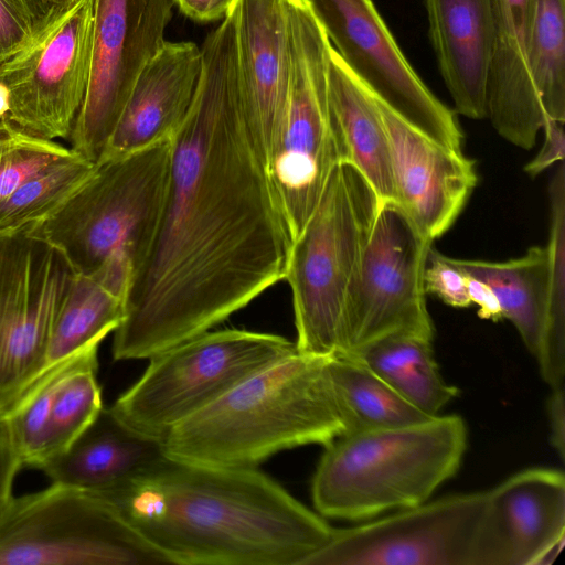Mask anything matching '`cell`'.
Wrapping results in <instances>:
<instances>
[{"mask_svg": "<svg viewBox=\"0 0 565 565\" xmlns=\"http://www.w3.org/2000/svg\"><path fill=\"white\" fill-rule=\"evenodd\" d=\"M41 19L38 0H0V66L32 41Z\"/></svg>", "mask_w": 565, "mask_h": 565, "instance_id": "obj_34", "label": "cell"}, {"mask_svg": "<svg viewBox=\"0 0 565 565\" xmlns=\"http://www.w3.org/2000/svg\"><path fill=\"white\" fill-rule=\"evenodd\" d=\"M529 65L545 118L565 122V0H532Z\"/></svg>", "mask_w": 565, "mask_h": 565, "instance_id": "obj_28", "label": "cell"}, {"mask_svg": "<svg viewBox=\"0 0 565 565\" xmlns=\"http://www.w3.org/2000/svg\"><path fill=\"white\" fill-rule=\"evenodd\" d=\"M97 355L98 352L88 355L74 367L57 391L51 413L44 462L64 451L104 407L97 381Z\"/></svg>", "mask_w": 565, "mask_h": 565, "instance_id": "obj_31", "label": "cell"}, {"mask_svg": "<svg viewBox=\"0 0 565 565\" xmlns=\"http://www.w3.org/2000/svg\"><path fill=\"white\" fill-rule=\"evenodd\" d=\"M449 260L469 276L489 285L501 307L502 318L515 327L531 354H535L544 320L548 253L530 247L524 255L502 262L481 259Z\"/></svg>", "mask_w": 565, "mask_h": 565, "instance_id": "obj_25", "label": "cell"}, {"mask_svg": "<svg viewBox=\"0 0 565 565\" xmlns=\"http://www.w3.org/2000/svg\"><path fill=\"white\" fill-rule=\"evenodd\" d=\"M76 0H38L42 15L63 11L70 8Z\"/></svg>", "mask_w": 565, "mask_h": 565, "instance_id": "obj_41", "label": "cell"}, {"mask_svg": "<svg viewBox=\"0 0 565 565\" xmlns=\"http://www.w3.org/2000/svg\"><path fill=\"white\" fill-rule=\"evenodd\" d=\"M548 285L543 326L534 356L543 380L564 385L565 376V164L561 161L548 185Z\"/></svg>", "mask_w": 565, "mask_h": 565, "instance_id": "obj_27", "label": "cell"}, {"mask_svg": "<svg viewBox=\"0 0 565 565\" xmlns=\"http://www.w3.org/2000/svg\"><path fill=\"white\" fill-rule=\"evenodd\" d=\"M237 68L242 99L266 163L285 121L290 81L281 0H236Z\"/></svg>", "mask_w": 565, "mask_h": 565, "instance_id": "obj_18", "label": "cell"}, {"mask_svg": "<svg viewBox=\"0 0 565 565\" xmlns=\"http://www.w3.org/2000/svg\"><path fill=\"white\" fill-rule=\"evenodd\" d=\"M328 84L331 111L345 152L344 162L363 174L381 201H394L390 148L375 98L332 45Z\"/></svg>", "mask_w": 565, "mask_h": 565, "instance_id": "obj_23", "label": "cell"}, {"mask_svg": "<svg viewBox=\"0 0 565 565\" xmlns=\"http://www.w3.org/2000/svg\"><path fill=\"white\" fill-rule=\"evenodd\" d=\"M306 1L334 51L374 97L430 140L462 151L456 113L409 64L373 0Z\"/></svg>", "mask_w": 565, "mask_h": 565, "instance_id": "obj_13", "label": "cell"}, {"mask_svg": "<svg viewBox=\"0 0 565 565\" xmlns=\"http://www.w3.org/2000/svg\"><path fill=\"white\" fill-rule=\"evenodd\" d=\"M99 347L87 349L44 374L3 417L23 466L38 469L45 460L51 413L67 374Z\"/></svg>", "mask_w": 565, "mask_h": 565, "instance_id": "obj_30", "label": "cell"}, {"mask_svg": "<svg viewBox=\"0 0 565 565\" xmlns=\"http://www.w3.org/2000/svg\"><path fill=\"white\" fill-rule=\"evenodd\" d=\"M374 98L390 148L394 201L434 242L452 226L477 185L476 163L430 140Z\"/></svg>", "mask_w": 565, "mask_h": 565, "instance_id": "obj_17", "label": "cell"}, {"mask_svg": "<svg viewBox=\"0 0 565 565\" xmlns=\"http://www.w3.org/2000/svg\"><path fill=\"white\" fill-rule=\"evenodd\" d=\"M21 467L6 422L0 417V515L13 497V482Z\"/></svg>", "mask_w": 565, "mask_h": 565, "instance_id": "obj_37", "label": "cell"}, {"mask_svg": "<svg viewBox=\"0 0 565 565\" xmlns=\"http://www.w3.org/2000/svg\"><path fill=\"white\" fill-rule=\"evenodd\" d=\"M75 270L29 230L0 233V417L40 380L54 318Z\"/></svg>", "mask_w": 565, "mask_h": 565, "instance_id": "obj_10", "label": "cell"}, {"mask_svg": "<svg viewBox=\"0 0 565 565\" xmlns=\"http://www.w3.org/2000/svg\"><path fill=\"white\" fill-rule=\"evenodd\" d=\"M161 441L140 436L103 407L95 420L61 454L39 467L53 483L96 492L164 458Z\"/></svg>", "mask_w": 565, "mask_h": 565, "instance_id": "obj_22", "label": "cell"}, {"mask_svg": "<svg viewBox=\"0 0 565 565\" xmlns=\"http://www.w3.org/2000/svg\"><path fill=\"white\" fill-rule=\"evenodd\" d=\"M551 444L563 459L565 455V396L564 385L553 387L547 399Z\"/></svg>", "mask_w": 565, "mask_h": 565, "instance_id": "obj_38", "label": "cell"}, {"mask_svg": "<svg viewBox=\"0 0 565 565\" xmlns=\"http://www.w3.org/2000/svg\"><path fill=\"white\" fill-rule=\"evenodd\" d=\"M170 163V140L102 159L61 207L25 230L62 252L76 274L115 262L134 271L156 232Z\"/></svg>", "mask_w": 565, "mask_h": 565, "instance_id": "obj_6", "label": "cell"}, {"mask_svg": "<svg viewBox=\"0 0 565 565\" xmlns=\"http://www.w3.org/2000/svg\"><path fill=\"white\" fill-rule=\"evenodd\" d=\"M201 72V47L166 41L139 73L98 161L170 140L190 110Z\"/></svg>", "mask_w": 565, "mask_h": 565, "instance_id": "obj_19", "label": "cell"}, {"mask_svg": "<svg viewBox=\"0 0 565 565\" xmlns=\"http://www.w3.org/2000/svg\"><path fill=\"white\" fill-rule=\"evenodd\" d=\"M384 380L427 416L438 415L458 395V388L443 379L434 356L413 363Z\"/></svg>", "mask_w": 565, "mask_h": 565, "instance_id": "obj_33", "label": "cell"}, {"mask_svg": "<svg viewBox=\"0 0 565 565\" xmlns=\"http://www.w3.org/2000/svg\"><path fill=\"white\" fill-rule=\"evenodd\" d=\"M542 129L544 141L537 154L526 163L524 171L532 178L537 177L552 164L565 157L564 122L545 118Z\"/></svg>", "mask_w": 565, "mask_h": 565, "instance_id": "obj_36", "label": "cell"}, {"mask_svg": "<svg viewBox=\"0 0 565 565\" xmlns=\"http://www.w3.org/2000/svg\"><path fill=\"white\" fill-rule=\"evenodd\" d=\"M137 564L167 563L90 491L51 482L0 515V565Z\"/></svg>", "mask_w": 565, "mask_h": 565, "instance_id": "obj_9", "label": "cell"}, {"mask_svg": "<svg viewBox=\"0 0 565 565\" xmlns=\"http://www.w3.org/2000/svg\"><path fill=\"white\" fill-rule=\"evenodd\" d=\"M468 431L458 415L344 434L317 465L311 498L324 518L366 521L417 505L459 469Z\"/></svg>", "mask_w": 565, "mask_h": 565, "instance_id": "obj_4", "label": "cell"}, {"mask_svg": "<svg viewBox=\"0 0 565 565\" xmlns=\"http://www.w3.org/2000/svg\"><path fill=\"white\" fill-rule=\"evenodd\" d=\"M328 364L344 434L407 425L431 417L408 403L360 359L331 358Z\"/></svg>", "mask_w": 565, "mask_h": 565, "instance_id": "obj_26", "label": "cell"}, {"mask_svg": "<svg viewBox=\"0 0 565 565\" xmlns=\"http://www.w3.org/2000/svg\"><path fill=\"white\" fill-rule=\"evenodd\" d=\"M433 243L395 201L380 202L349 299L345 355L396 333L434 339L424 288Z\"/></svg>", "mask_w": 565, "mask_h": 565, "instance_id": "obj_11", "label": "cell"}, {"mask_svg": "<svg viewBox=\"0 0 565 565\" xmlns=\"http://www.w3.org/2000/svg\"><path fill=\"white\" fill-rule=\"evenodd\" d=\"M329 359L295 352L254 373L172 428L164 456L255 468L281 450L329 444L345 433Z\"/></svg>", "mask_w": 565, "mask_h": 565, "instance_id": "obj_3", "label": "cell"}, {"mask_svg": "<svg viewBox=\"0 0 565 565\" xmlns=\"http://www.w3.org/2000/svg\"><path fill=\"white\" fill-rule=\"evenodd\" d=\"M486 500L487 491L452 494L334 529L303 565H477Z\"/></svg>", "mask_w": 565, "mask_h": 565, "instance_id": "obj_14", "label": "cell"}, {"mask_svg": "<svg viewBox=\"0 0 565 565\" xmlns=\"http://www.w3.org/2000/svg\"><path fill=\"white\" fill-rule=\"evenodd\" d=\"M466 274V273H465ZM467 275V290L471 305L479 307V316L483 319L499 321L502 318L500 303L492 288L471 276Z\"/></svg>", "mask_w": 565, "mask_h": 565, "instance_id": "obj_40", "label": "cell"}, {"mask_svg": "<svg viewBox=\"0 0 565 565\" xmlns=\"http://www.w3.org/2000/svg\"><path fill=\"white\" fill-rule=\"evenodd\" d=\"M295 352V342L281 335L209 330L150 358L109 409L131 431L161 441L238 383Z\"/></svg>", "mask_w": 565, "mask_h": 565, "instance_id": "obj_8", "label": "cell"}, {"mask_svg": "<svg viewBox=\"0 0 565 565\" xmlns=\"http://www.w3.org/2000/svg\"><path fill=\"white\" fill-rule=\"evenodd\" d=\"M429 38L455 113L487 118L492 0H424Z\"/></svg>", "mask_w": 565, "mask_h": 565, "instance_id": "obj_21", "label": "cell"}, {"mask_svg": "<svg viewBox=\"0 0 565 565\" xmlns=\"http://www.w3.org/2000/svg\"><path fill=\"white\" fill-rule=\"evenodd\" d=\"M236 0H173L180 11L186 17L209 22L225 17Z\"/></svg>", "mask_w": 565, "mask_h": 565, "instance_id": "obj_39", "label": "cell"}, {"mask_svg": "<svg viewBox=\"0 0 565 565\" xmlns=\"http://www.w3.org/2000/svg\"><path fill=\"white\" fill-rule=\"evenodd\" d=\"M426 294H433L446 305L455 308L471 306L467 290V275L448 256L431 246L424 271Z\"/></svg>", "mask_w": 565, "mask_h": 565, "instance_id": "obj_35", "label": "cell"}, {"mask_svg": "<svg viewBox=\"0 0 565 565\" xmlns=\"http://www.w3.org/2000/svg\"><path fill=\"white\" fill-rule=\"evenodd\" d=\"M2 122H3V120L0 121V131H1V128H2Z\"/></svg>", "mask_w": 565, "mask_h": 565, "instance_id": "obj_43", "label": "cell"}, {"mask_svg": "<svg viewBox=\"0 0 565 565\" xmlns=\"http://www.w3.org/2000/svg\"><path fill=\"white\" fill-rule=\"evenodd\" d=\"M233 8L206 36L193 103L170 139L168 186L132 271L115 360L150 359L284 279L291 238L245 113Z\"/></svg>", "mask_w": 565, "mask_h": 565, "instance_id": "obj_1", "label": "cell"}, {"mask_svg": "<svg viewBox=\"0 0 565 565\" xmlns=\"http://www.w3.org/2000/svg\"><path fill=\"white\" fill-rule=\"evenodd\" d=\"M94 167V162L73 152L30 179L0 205V233L25 230L51 216Z\"/></svg>", "mask_w": 565, "mask_h": 565, "instance_id": "obj_29", "label": "cell"}, {"mask_svg": "<svg viewBox=\"0 0 565 565\" xmlns=\"http://www.w3.org/2000/svg\"><path fill=\"white\" fill-rule=\"evenodd\" d=\"M381 200L363 174L341 162L291 242L284 279L292 298L297 352L347 353V310Z\"/></svg>", "mask_w": 565, "mask_h": 565, "instance_id": "obj_5", "label": "cell"}, {"mask_svg": "<svg viewBox=\"0 0 565 565\" xmlns=\"http://www.w3.org/2000/svg\"><path fill=\"white\" fill-rule=\"evenodd\" d=\"M565 541V477L531 468L487 491L477 565H547Z\"/></svg>", "mask_w": 565, "mask_h": 565, "instance_id": "obj_16", "label": "cell"}, {"mask_svg": "<svg viewBox=\"0 0 565 565\" xmlns=\"http://www.w3.org/2000/svg\"><path fill=\"white\" fill-rule=\"evenodd\" d=\"M290 81L285 121L267 172L291 242L315 211L333 169L345 161L329 102L331 43L306 0H281Z\"/></svg>", "mask_w": 565, "mask_h": 565, "instance_id": "obj_7", "label": "cell"}, {"mask_svg": "<svg viewBox=\"0 0 565 565\" xmlns=\"http://www.w3.org/2000/svg\"><path fill=\"white\" fill-rule=\"evenodd\" d=\"M126 292L100 273L76 274L54 318L41 377L72 356L99 347L122 321Z\"/></svg>", "mask_w": 565, "mask_h": 565, "instance_id": "obj_24", "label": "cell"}, {"mask_svg": "<svg viewBox=\"0 0 565 565\" xmlns=\"http://www.w3.org/2000/svg\"><path fill=\"white\" fill-rule=\"evenodd\" d=\"M532 0H492L493 42L487 118L510 143L530 150L545 120L529 47Z\"/></svg>", "mask_w": 565, "mask_h": 565, "instance_id": "obj_20", "label": "cell"}, {"mask_svg": "<svg viewBox=\"0 0 565 565\" xmlns=\"http://www.w3.org/2000/svg\"><path fill=\"white\" fill-rule=\"evenodd\" d=\"M93 24L94 0L42 15L32 41L0 66L12 127L50 140L70 137L89 81Z\"/></svg>", "mask_w": 565, "mask_h": 565, "instance_id": "obj_12", "label": "cell"}, {"mask_svg": "<svg viewBox=\"0 0 565 565\" xmlns=\"http://www.w3.org/2000/svg\"><path fill=\"white\" fill-rule=\"evenodd\" d=\"M93 493L167 564L303 565L334 531L256 467L164 457Z\"/></svg>", "mask_w": 565, "mask_h": 565, "instance_id": "obj_2", "label": "cell"}, {"mask_svg": "<svg viewBox=\"0 0 565 565\" xmlns=\"http://www.w3.org/2000/svg\"><path fill=\"white\" fill-rule=\"evenodd\" d=\"M10 110V94L7 86L0 82V121L6 120Z\"/></svg>", "mask_w": 565, "mask_h": 565, "instance_id": "obj_42", "label": "cell"}, {"mask_svg": "<svg viewBox=\"0 0 565 565\" xmlns=\"http://www.w3.org/2000/svg\"><path fill=\"white\" fill-rule=\"evenodd\" d=\"M171 0H94L93 51L86 94L71 149L96 163L143 66L162 47Z\"/></svg>", "mask_w": 565, "mask_h": 565, "instance_id": "obj_15", "label": "cell"}, {"mask_svg": "<svg viewBox=\"0 0 565 565\" xmlns=\"http://www.w3.org/2000/svg\"><path fill=\"white\" fill-rule=\"evenodd\" d=\"M74 151L25 134L3 120L0 131V205L33 177Z\"/></svg>", "mask_w": 565, "mask_h": 565, "instance_id": "obj_32", "label": "cell"}]
</instances>
